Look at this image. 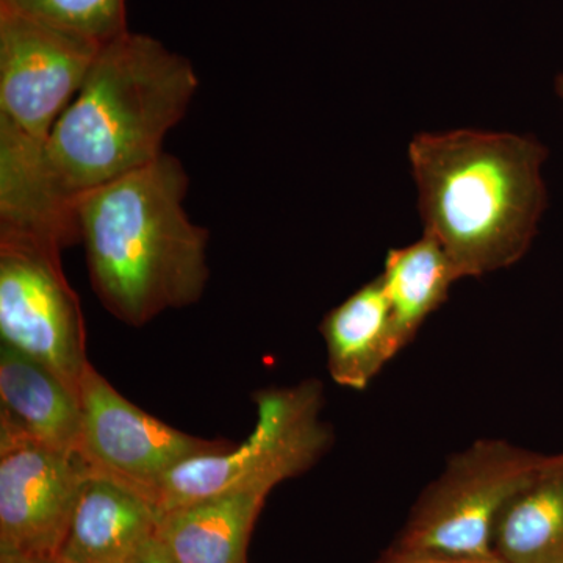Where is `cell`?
Here are the masks:
<instances>
[{"mask_svg": "<svg viewBox=\"0 0 563 563\" xmlns=\"http://www.w3.org/2000/svg\"><path fill=\"white\" fill-rule=\"evenodd\" d=\"M198 88L190 60L150 35L129 31L103 44L44 151L55 213L79 229L76 206L85 195L157 161Z\"/></svg>", "mask_w": 563, "mask_h": 563, "instance_id": "1", "label": "cell"}, {"mask_svg": "<svg viewBox=\"0 0 563 563\" xmlns=\"http://www.w3.org/2000/svg\"><path fill=\"white\" fill-rule=\"evenodd\" d=\"M426 235L459 279L509 268L525 257L548 206L547 147L507 132H422L409 144Z\"/></svg>", "mask_w": 563, "mask_h": 563, "instance_id": "2", "label": "cell"}, {"mask_svg": "<svg viewBox=\"0 0 563 563\" xmlns=\"http://www.w3.org/2000/svg\"><path fill=\"white\" fill-rule=\"evenodd\" d=\"M187 191L184 165L163 152L77 202L92 290L125 324L140 328L206 291L210 235L188 218Z\"/></svg>", "mask_w": 563, "mask_h": 563, "instance_id": "3", "label": "cell"}, {"mask_svg": "<svg viewBox=\"0 0 563 563\" xmlns=\"http://www.w3.org/2000/svg\"><path fill=\"white\" fill-rule=\"evenodd\" d=\"M102 46L0 9V224L43 232L65 225L44 190V151Z\"/></svg>", "mask_w": 563, "mask_h": 563, "instance_id": "4", "label": "cell"}, {"mask_svg": "<svg viewBox=\"0 0 563 563\" xmlns=\"http://www.w3.org/2000/svg\"><path fill=\"white\" fill-rule=\"evenodd\" d=\"M257 424L246 442L222 453L196 455L172 470L154 493L161 514L232 492L266 493L301 476L332 443L321 420L322 385L309 379L254 395Z\"/></svg>", "mask_w": 563, "mask_h": 563, "instance_id": "5", "label": "cell"}, {"mask_svg": "<svg viewBox=\"0 0 563 563\" xmlns=\"http://www.w3.org/2000/svg\"><path fill=\"white\" fill-rule=\"evenodd\" d=\"M543 454L498 439L477 440L448 461L388 553L488 559L496 521Z\"/></svg>", "mask_w": 563, "mask_h": 563, "instance_id": "6", "label": "cell"}, {"mask_svg": "<svg viewBox=\"0 0 563 563\" xmlns=\"http://www.w3.org/2000/svg\"><path fill=\"white\" fill-rule=\"evenodd\" d=\"M49 236L0 228V336L49 368L79 396L90 365L87 329Z\"/></svg>", "mask_w": 563, "mask_h": 563, "instance_id": "7", "label": "cell"}, {"mask_svg": "<svg viewBox=\"0 0 563 563\" xmlns=\"http://www.w3.org/2000/svg\"><path fill=\"white\" fill-rule=\"evenodd\" d=\"M81 429L77 454L91 472L106 474L146 493L196 455L222 453L236 443L202 439L166 424L125 399L95 366L80 384ZM155 503V501H154Z\"/></svg>", "mask_w": 563, "mask_h": 563, "instance_id": "8", "label": "cell"}, {"mask_svg": "<svg viewBox=\"0 0 563 563\" xmlns=\"http://www.w3.org/2000/svg\"><path fill=\"white\" fill-rule=\"evenodd\" d=\"M88 473L77 453L0 435V553L57 558Z\"/></svg>", "mask_w": 563, "mask_h": 563, "instance_id": "9", "label": "cell"}, {"mask_svg": "<svg viewBox=\"0 0 563 563\" xmlns=\"http://www.w3.org/2000/svg\"><path fill=\"white\" fill-rule=\"evenodd\" d=\"M162 514L146 493L91 472L57 558L63 563H132L158 544Z\"/></svg>", "mask_w": 563, "mask_h": 563, "instance_id": "10", "label": "cell"}, {"mask_svg": "<svg viewBox=\"0 0 563 563\" xmlns=\"http://www.w3.org/2000/svg\"><path fill=\"white\" fill-rule=\"evenodd\" d=\"M80 429L79 396L31 355L2 343L0 435L77 453Z\"/></svg>", "mask_w": 563, "mask_h": 563, "instance_id": "11", "label": "cell"}, {"mask_svg": "<svg viewBox=\"0 0 563 563\" xmlns=\"http://www.w3.org/2000/svg\"><path fill=\"white\" fill-rule=\"evenodd\" d=\"M329 374L340 387L365 390L402 351L383 282L363 285L322 318Z\"/></svg>", "mask_w": 563, "mask_h": 563, "instance_id": "12", "label": "cell"}, {"mask_svg": "<svg viewBox=\"0 0 563 563\" xmlns=\"http://www.w3.org/2000/svg\"><path fill=\"white\" fill-rule=\"evenodd\" d=\"M266 493L232 492L162 515L158 543L174 563H246Z\"/></svg>", "mask_w": 563, "mask_h": 563, "instance_id": "13", "label": "cell"}, {"mask_svg": "<svg viewBox=\"0 0 563 563\" xmlns=\"http://www.w3.org/2000/svg\"><path fill=\"white\" fill-rule=\"evenodd\" d=\"M492 548L504 563H563V453L543 455L509 499Z\"/></svg>", "mask_w": 563, "mask_h": 563, "instance_id": "14", "label": "cell"}, {"mask_svg": "<svg viewBox=\"0 0 563 563\" xmlns=\"http://www.w3.org/2000/svg\"><path fill=\"white\" fill-rule=\"evenodd\" d=\"M379 277L402 350L448 301L451 287L459 280L442 246L426 233L417 242L388 251Z\"/></svg>", "mask_w": 563, "mask_h": 563, "instance_id": "15", "label": "cell"}, {"mask_svg": "<svg viewBox=\"0 0 563 563\" xmlns=\"http://www.w3.org/2000/svg\"><path fill=\"white\" fill-rule=\"evenodd\" d=\"M0 9L49 22L102 44L129 32L125 0H0Z\"/></svg>", "mask_w": 563, "mask_h": 563, "instance_id": "16", "label": "cell"}, {"mask_svg": "<svg viewBox=\"0 0 563 563\" xmlns=\"http://www.w3.org/2000/svg\"><path fill=\"white\" fill-rule=\"evenodd\" d=\"M384 563H504L498 558L462 559L444 558V555L429 554H393L385 555Z\"/></svg>", "mask_w": 563, "mask_h": 563, "instance_id": "17", "label": "cell"}, {"mask_svg": "<svg viewBox=\"0 0 563 563\" xmlns=\"http://www.w3.org/2000/svg\"><path fill=\"white\" fill-rule=\"evenodd\" d=\"M0 563H63L58 558L20 553H0Z\"/></svg>", "mask_w": 563, "mask_h": 563, "instance_id": "18", "label": "cell"}, {"mask_svg": "<svg viewBox=\"0 0 563 563\" xmlns=\"http://www.w3.org/2000/svg\"><path fill=\"white\" fill-rule=\"evenodd\" d=\"M132 563H174L172 559L168 558V554L163 551L161 543L151 550L150 553L144 554L143 558H140L139 561Z\"/></svg>", "mask_w": 563, "mask_h": 563, "instance_id": "19", "label": "cell"}, {"mask_svg": "<svg viewBox=\"0 0 563 563\" xmlns=\"http://www.w3.org/2000/svg\"><path fill=\"white\" fill-rule=\"evenodd\" d=\"M555 91H558L559 98H561L563 102V74L555 80Z\"/></svg>", "mask_w": 563, "mask_h": 563, "instance_id": "20", "label": "cell"}]
</instances>
